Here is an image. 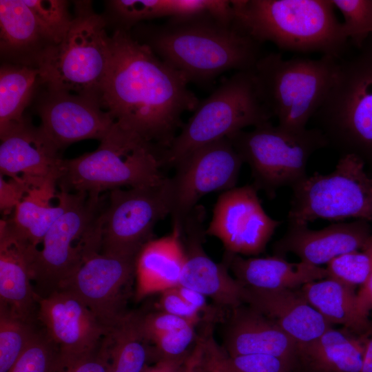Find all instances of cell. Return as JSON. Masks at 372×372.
I'll return each instance as SVG.
<instances>
[{
	"mask_svg": "<svg viewBox=\"0 0 372 372\" xmlns=\"http://www.w3.org/2000/svg\"><path fill=\"white\" fill-rule=\"evenodd\" d=\"M182 73L127 30L110 37L99 101L121 127L167 149L183 125L182 116L200 101Z\"/></svg>",
	"mask_w": 372,
	"mask_h": 372,
	"instance_id": "6da1fadb",
	"label": "cell"
},
{
	"mask_svg": "<svg viewBox=\"0 0 372 372\" xmlns=\"http://www.w3.org/2000/svg\"><path fill=\"white\" fill-rule=\"evenodd\" d=\"M138 40L183 74L188 83L206 86L223 73L252 70L259 59L260 43L234 23L217 21L209 13L169 18L164 24L140 27Z\"/></svg>",
	"mask_w": 372,
	"mask_h": 372,
	"instance_id": "7a4b0ae2",
	"label": "cell"
},
{
	"mask_svg": "<svg viewBox=\"0 0 372 372\" xmlns=\"http://www.w3.org/2000/svg\"><path fill=\"white\" fill-rule=\"evenodd\" d=\"M234 25L261 44L297 52H320L338 59L348 37L331 0L231 1Z\"/></svg>",
	"mask_w": 372,
	"mask_h": 372,
	"instance_id": "3957f363",
	"label": "cell"
},
{
	"mask_svg": "<svg viewBox=\"0 0 372 372\" xmlns=\"http://www.w3.org/2000/svg\"><path fill=\"white\" fill-rule=\"evenodd\" d=\"M165 149L116 123L96 150L62 159L57 185L61 192L99 198L106 191L157 185L167 178Z\"/></svg>",
	"mask_w": 372,
	"mask_h": 372,
	"instance_id": "277c9868",
	"label": "cell"
},
{
	"mask_svg": "<svg viewBox=\"0 0 372 372\" xmlns=\"http://www.w3.org/2000/svg\"><path fill=\"white\" fill-rule=\"evenodd\" d=\"M338 59H285L279 53L262 56L252 71L260 99L278 125L293 132L306 125L320 107L331 87Z\"/></svg>",
	"mask_w": 372,
	"mask_h": 372,
	"instance_id": "5b68a950",
	"label": "cell"
},
{
	"mask_svg": "<svg viewBox=\"0 0 372 372\" xmlns=\"http://www.w3.org/2000/svg\"><path fill=\"white\" fill-rule=\"evenodd\" d=\"M72 25L59 44L45 48L37 57L40 83L47 90L66 92L99 101L107 70L110 37L105 18L90 1H75ZM100 102V101H99Z\"/></svg>",
	"mask_w": 372,
	"mask_h": 372,
	"instance_id": "8992f818",
	"label": "cell"
},
{
	"mask_svg": "<svg viewBox=\"0 0 372 372\" xmlns=\"http://www.w3.org/2000/svg\"><path fill=\"white\" fill-rule=\"evenodd\" d=\"M102 197L69 193L64 212L52 224L35 251L31 264L32 282L39 298L45 297L82 265L92 254L101 251Z\"/></svg>",
	"mask_w": 372,
	"mask_h": 372,
	"instance_id": "52a82bcc",
	"label": "cell"
},
{
	"mask_svg": "<svg viewBox=\"0 0 372 372\" xmlns=\"http://www.w3.org/2000/svg\"><path fill=\"white\" fill-rule=\"evenodd\" d=\"M252 70L236 72L199 102L165 149L163 167H174L192 151L245 127L270 122L272 116L260 99Z\"/></svg>",
	"mask_w": 372,
	"mask_h": 372,
	"instance_id": "ba28073f",
	"label": "cell"
},
{
	"mask_svg": "<svg viewBox=\"0 0 372 372\" xmlns=\"http://www.w3.org/2000/svg\"><path fill=\"white\" fill-rule=\"evenodd\" d=\"M312 118L329 145L372 164V47L339 62L334 82Z\"/></svg>",
	"mask_w": 372,
	"mask_h": 372,
	"instance_id": "9c48e42d",
	"label": "cell"
},
{
	"mask_svg": "<svg viewBox=\"0 0 372 372\" xmlns=\"http://www.w3.org/2000/svg\"><path fill=\"white\" fill-rule=\"evenodd\" d=\"M227 138L249 165L254 185L270 198L284 186L291 187L307 175L306 168L311 155L327 145L328 141L318 129L293 132L271 122L251 131L240 130Z\"/></svg>",
	"mask_w": 372,
	"mask_h": 372,
	"instance_id": "30bf717a",
	"label": "cell"
},
{
	"mask_svg": "<svg viewBox=\"0 0 372 372\" xmlns=\"http://www.w3.org/2000/svg\"><path fill=\"white\" fill-rule=\"evenodd\" d=\"M365 164L355 154H343L332 172H316L293 186L288 225L318 219L372 220V176Z\"/></svg>",
	"mask_w": 372,
	"mask_h": 372,
	"instance_id": "8fae6325",
	"label": "cell"
},
{
	"mask_svg": "<svg viewBox=\"0 0 372 372\" xmlns=\"http://www.w3.org/2000/svg\"><path fill=\"white\" fill-rule=\"evenodd\" d=\"M169 177L157 185L110 191L103 215L101 252L137 256L155 225L170 215Z\"/></svg>",
	"mask_w": 372,
	"mask_h": 372,
	"instance_id": "7c38bea8",
	"label": "cell"
},
{
	"mask_svg": "<svg viewBox=\"0 0 372 372\" xmlns=\"http://www.w3.org/2000/svg\"><path fill=\"white\" fill-rule=\"evenodd\" d=\"M243 163L227 138L203 145L180 159L174 165L175 174L169 177L172 226H178L206 194L235 187Z\"/></svg>",
	"mask_w": 372,
	"mask_h": 372,
	"instance_id": "4fadbf2b",
	"label": "cell"
},
{
	"mask_svg": "<svg viewBox=\"0 0 372 372\" xmlns=\"http://www.w3.org/2000/svg\"><path fill=\"white\" fill-rule=\"evenodd\" d=\"M137 256L96 252L57 290L82 301L109 329L127 313L128 287L135 277Z\"/></svg>",
	"mask_w": 372,
	"mask_h": 372,
	"instance_id": "5bb4252c",
	"label": "cell"
},
{
	"mask_svg": "<svg viewBox=\"0 0 372 372\" xmlns=\"http://www.w3.org/2000/svg\"><path fill=\"white\" fill-rule=\"evenodd\" d=\"M254 185L235 187L218 196L206 235L218 238L226 252L256 256L263 252L281 222L264 210Z\"/></svg>",
	"mask_w": 372,
	"mask_h": 372,
	"instance_id": "9a60e30c",
	"label": "cell"
},
{
	"mask_svg": "<svg viewBox=\"0 0 372 372\" xmlns=\"http://www.w3.org/2000/svg\"><path fill=\"white\" fill-rule=\"evenodd\" d=\"M205 211L196 205L178 227L185 261L178 285L196 291L222 308L233 310L244 303L245 287L229 272L225 262L214 261L203 249Z\"/></svg>",
	"mask_w": 372,
	"mask_h": 372,
	"instance_id": "2e32d148",
	"label": "cell"
},
{
	"mask_svg": "<svg viewBox=\"0 0 372 372\" xmlns=\"http://www.w3.org/2000/svg\"><path fill=\"white\" fill-rule=\"evenodd\" d=\"M37 111L39 127L59 150L85 139L101 141L116 124L97 99L66 92L47 90Z\"/></svg>",
	"mask_w": 372,
	"mask_h": 372,
	"instance_id": "e0dca14e",
	"label": "cell"
},
{
	"mask_svg": "<svg viewBox=\"0 0 372 372\" xmlns=\"http://www.w3.org/2000/svg\"><path fill=\"white\" fill-rule=\"evenodd\" d=\"M37 307V319L63 357L94 353L110 331L82 301L65 291L39 298Z\"/></svg>",
	"mask_w": 372,
	"mask_h": 372,
	"instance_id": "ac0fdd59",
	"label": "cell"
},
{
	"mask_svg": "<svg viewBox=\"0 0 372 372\" xmlns=\"http://www.w3.org/2000/svg\"><path fill=\"white\" fill-rule=\"evenodd\" d=\"M0 174L23 177L32 187L57 182L61 176L59 149L24 119L0 130Z\"/></svg>",
	"mask_w": 372,
	"mask_h": 372,
	"instance_id": "d6986e66",
	"label": "cell"
},
{
	"mask_svg": "<svg viewBox=\"0 0 372 372\" xmlns=\"http://www.w3.org/2000/svg\"><path fill=\"white\" fill-rule=\"evenodd\" d=\"M372 240L369 221L358 219L313 230L308 225H288L285 234L273 245L274 255L288 253L315 266L328 264L342 254L364 250Z\"/></svg>",
	"mask_w": 372,
	"mask_h": 372,
	"instance_id": "ffe728a7",
	"label": "cell"
},
{
	"mask_svg": "<svg viewBox=\"0 0 372 372\" xmlns=\"http://www.w3.org/2000/svg\"><path fill=\"white\" fill-rule=\"evenodd\" d=\"M37 248L0 221V305L14 314L32 320L39 297L32 285L31 264Z\"/></svg>",
	"mask_w": 372,
	"mask_h": 372,
	"instance_id": "44dd1931",
	"label": "cell"
},
{
	"mask_svg": "<svg viewBox=\"0 0 372 372\" xmlns=\"http://www.w3.org/2000/svg\"><path fill=\"white\" fill-rule=\"evenodd\" d=\"M244 303L273 320L298 344L316 340L333 326L309 304L300 288L266 291L245 287Z\"/></svg>",
	"mask_w": 372,
	"mask_h": 372,
	"instance_id": "7402d4cb",
	"label": "cell"
},
{
	"mask_svg": "<svg viewBox=\"0 0 372 372\" xmlns=\"http://www.w3.org/2000/svg\"><path fill=\"white\" fill-rule=\"evenodd\" d=\"M232 311L224 338L229 357L267 354L298 359V344L273 320L247 306Z\"/></svg>",
	"mask_w": 372,
	"mask_h": 372,
	"instance_id": "603a6c76",
	"label": "cell"
},
{
	"mask_svg": "<svg viewBox=\"0 0 372 372\" xmlns=\"http://www.w3.org/2000/svg\"><path fill=\"white\" fill-rule=\"evenodd\" d=\"M234 278L246 288L257 290L293 289L328 277L326 268L283 256L245 258L225 251L224 260Z\"/></svg>",
	"mask_w": 372,
	"mask_h": 372,
	"instance_id": "cb8c5ba5",
	"label": "cell"
},
{
	"mask_svg": "<svg viewBox=\"0 0 372 372\" xmlns=\"http://www.w3.org/2000/svg\"><path fill=\"white\" fill-rule=\"evenodd\" d=\"M172 227L171 234L149 240L137 255L135 298L138 300L179 285L185 253L180 229Z\"/></svg>",
	"mask_w": 372,
	"mask_h": 372,
	"instance_id": "d4e9b609",
	"label": "cell"
},
{
	"mask_svg": "<svg viewBox=\"0 0 372 372\" xmlns=\"http://www.w3.org/2000/svg\"><path fill=\"white\" fill-rule=\"evenodd\" d=\"M366 338L367 332L332 327L316 340L298 344V360L317 372H361Z\"/></svg>",
	"mask_w": 372,
	"mask_h": 372,
	"instance_id": "484cf974",
	"label": "cell"
},
{
	"mask_svg": "<svg viewBox=\"0 0 372 372\" xmlns=\"http://www.w3.org/2000/svg\"><path fill=\"white\" fill-rule=\"evenodd\" d=\"M47 47L34 16L24 1L1 0V56L15 64L35 66L37 57Z\"/></svg>",
	"mask_w": 372,
	"mask_h": 372,
	"instance_id": "4316f807",
	"label": "cell"
},
{
	"mask_svg": "<svg viewBox=\"0 0 372 372\" xmlns=\"http://www.w3.org/2000/svg\"><path fill=\"white\" fill-rule=\"evenodd\" d=\"M56 182L30 187L8 220L16 233L37 248L52 224L64 212L68 192H56Z\"/></svg>",
	"mask_w": 372,
	"mask_h": 372,
	"instance_id": "83f0119b",
	"label": "cell"
},
{
	"mask_svg": "<svg viewBox=\"0 0 372 372\" xmlns=\"http://www.w3.org/2000/svg\"><path fill=\"white\" fill-rule=\"evenodd\" d=\"M309 304L332 325L339 324L358 333L367 332L371 317L360 311L355 288L326 278L300 287Z\"/></svg>",
	"mask_w": 372,
	"mask_h": 372,
	"instance_id": "f1b7e54d",
	"label": "cell"
},
{
	"mask_svg": "<svg viewBox=\"0 0 372 372\" xmlns=\"http://www.w3.org/2000/svg\"><path fill=\"white\" fill-rule=\"evenodd\" d=\"M141 324V315L127 313L103 338L101 345L108 359L107 372H142L155 360Z\"/></svg>",
	"mask_w": 372,
	"mask_h": 372,
	"instance_id": "f546056e",
	"label": "cell"
},
{
	"mask_svg": "<svg viewBox=\"0 0 372 372\" xmlns=\"http://www.w3.org/2000/svg\"><path fill=\"white\" fill-rule=\"evenodd\" d=\"M38 82L39 70L32 65L6 64L0 70V130L20 123Z\"/></svg>",
	"mask_w": 372,
	"mask_h": 372,
	"instance_id": "4dcf8cb0",
	"label": "cell"
},
{
	"mask_svg": "<svg viewBox=\"0 0 372 372\" xmlns=\"http://www.w3.org/2000/svg\"><path fill=\"white\" fill-rule=\"evenodd\" d=\"M37 332L32 320L0 305V372H8Z\"/></svg>",
	"mask_w": 372,
	"mask_h": 372,
	"instance_id": "1f68e13d",
	"label": "cell"
},
{
	"mask_svg": "<svg viewBox=\"0 0 372 372\" xmlns=\"http://www.w3.org/2000/svg\"><path fill=\"white\" fill-rule=\"evenodd\" d=\"M32 10L39 29L48 46L60 43L69 31L73 18L68 1L63 0H23Z\"/></svg>",
	"mask_w": 372,
	"mask_h": 372,
	"instance_id": "d6a6232c",
	"label": "cell"
},
{
	"mask_svg": "<svg viewBox=\"0 0 372 372\" xmlns=\"http://www.w3.org/2000/svg\"><path fill=\"white\" fill-rule=\"evenodd\" d=\"M108 3L121 24L118 28L127 31L143 20L172 18L175 12L174 0H114Z\"/></svg>",
	"mask_w": 372,
	"mask_h": 372,
	"instance_id": "836d02e7",
	"label": "cell"
},
{
	"mask_svg": "<svg viewBox=\"0 0 372 372\" xmlns=\"http://www.w3.org/2000/svg\"><path fill=\"white\" fill-rule=\"evenodd\" d=\"M327 265V278L353 288L362 287L372 271V240L364 250L338 256Z\"/></svg>",
	"mask_w": 372,
	"mask_h": 372,
	"instance_id": "e575fe53",
	"label": "cell"
},
{
	"mask_svg": "<svg viewBox=\"0 0 372 372\" xmlns=\"http://www.w3.org/2000/svg\"><path fill=\"white\" fill-rule=\"evenodd\" d=\"M343 15L342 23L348 39L362 47L372 34V0H331Z\"/></svg>",
	"mask_w": 372,
	"mask_h": 372,
	"instance_id": "d590c367",
	"label": "cell"
},
{
	"mask_svg": "<svg viewBox=\"0 0 372 372\" xmlns=\"http://www.w3.org/2000/svg\"><path fill=\"white\" fill-rule=\"evenodd\" d=\"M57 352L46 331H37L8 372H48Z\"/></svg>",
	"mask_w": 372,
	"mask_h": 372,
	"instance_id": "8d00e7d4",
	"label": "cell"
},
{
	"mask_svg": "<svg viewBox=\"0 0 372 372\" xmlns=\"http://www.w3.org/2000/svg\"><path fill=\"white\" fill-rule=\"evenodd\" d=\"M226 362L231 372H293L299 360L267 354L235 357H229L226 354Z\"/></svg>",
	"mask_w": 372,
	"mask_h": 372,
	"instance_id": "74e56055",
	"label": "cell"
},
{
	"mask_svg": "<svg viewBox=\"0 0 372 372\" xmlns=\"http://www.w3.org/2000/svg\"><path fill=\"white\" fill-rule=\"evenodd\" d=\"M196 325H189L183 329L161 335L151 343L154 344L156 361L162 359H176L187 356L191 353V346L197 336Z\"/></svg>",
	"mask_w": 372,
	"mask_h": 372,
	"instance_id": "f35d334b",
	"label": "cell"
},
{
	"mask_svg": "<svg viewBox=\"0 0 372 372\" xmlns=\"http://www.w3.org/2000/svg\"><path fill=\"white\" fill-rule=\"evenodd\" d=\"M108 359L101 345L92 353L79 358H67L58 352L48 372H107Z\"/></svg>",
	"mask_w": 372,
	"mask_h": 372,
	"instance_id": "ab89813d",
	"label": "cell"
},
{
	"mask_svg": "<svg viewBox=\"0 0 372 372\" xmlns=\"http://www.w3.org/2000/svg\"><path fill=\"white\" fill-rule=\"evenodd\" d=\"M141 324L144 335L149 342L161 335L191 324L196 325L187 320L163 311L141 316Z\"/></svg>",
	"mask_w": 372,
	"mask_h": 372,
	"instance_id": "60d3db41",
	"label": "cell"
},
{
	"mask_svg": "<svg viewBox=\"0 0 372 372\" xmlns=\"http://www.w3.org/2000/svg\"><path fill=\"white\" fill-rule=\"evenodd\" d=\"M158 306L161 311L187 320L196 325L204 319L196 309L181 297L176 287L161 293Z\"/></svg>",
	"mask_w": 372,
	"mask_h": 372,
	"instance_id": "b9f144b4",
	"label": "cell"
},
{
	"mask_svg": "<svg viewBox=\"0 0 372 372\" xmlns=\"http://www.w3.org/2000/svg\"><path fill=\"white\" fill-rule=\"evenodd\" d=\"M30 185L21 176L9 178L0 174V209L3 215L14 211L30 189Z\"/></svg>",
	"mask_w": 372,
	"mask_h": 372,
	"instance_id": "7bdbcfd3",
	"label": "cell"
},
{
	"mask_svg": "<svg viewBox=\"0 0 372 372\" xmlns=\"http://www.w3.org/2000/svg\"><path fill=\"white\" fill-rule=\"evenodd\" d=\"M203 337L204 364L208 372H231L226 362V353L215 342L211 333Z\"/></svg>",
	"mask_w": 372,
	"mask_h": 372,
	"instance_id": "ee69618b",
	"label": "cell"
},
{
	"mask_svg": "<svg viewBox=\"0 0 372 372\" xmlns=\"http://www.w3.org/2000/svg\"><path fill=\"white\" fill-rule=\"evenodd\" d=\"M176 290L181 297L192 307L196 309L207 321L219 319L220 314L217 309L207 302V298L203 294L186 287L178 285Z\"/></svg>",
	"mask_w": 372,
	"mask_h": 372,
	"instance_id": "f6af8a7d",
	"label": "cell"
},
{
	"mask_svg": "<svg viewBox=\"0 0 372 372\" xmlns=\"http://www.w3.org/2000/svg\"><path fill=\"white\" fill-rule=\"evenodd\" d=\"M189 355L176 359L158 360L152 366L147 365L142 372H186Z\"/></svg>",
	"mask_w": 372,
	"mask_h": 372,
	"instance_id": "bcb514c9",
	"label": "cell"
},
{
	"mask_svg": "<svg viewBox=\"0 0 372 372\" xmlns=\"http://www.w3.org/2000/svg\"><path fill=\"white\" fill-rule=\"evenodd\" d=\"M204 353L203 338L198 337L189 355L186 372H207L204 364Z\"/></svg>",
	"mask_w": 372,
	"mask_h": 372,
	"instance_id": "7dc6e473",
	"label": "cell"
},
{
	"mask_svg": "<svg viewBox=\"0 0 372 372\" xmlns=\"http://www.w3.org/2000/svg\"><path fill=\"white\" fill-rule=\"evenodd\" d=\"M360 311L366 317H371L372 311V271L366 282L357 291Z\"/></svg>",
	"mask_w": 372,
	"mask_h": 372,
	"instance_id": "c3c4849f",
	"label": "cell"
},
{
	"mask_svg": "<svg viewBox=\"0 0 372 372\" xmlns=\"http://www.w3.org/2000/svg\"><path fill=\"white\" fill-rule=\"evenodd\" d=\"M361 372H372V317L371 326L367 331L366 350Z\"/></svg>",
	"mask_w": 372,
	"mask_h": 372,
	"instance_id": "681fc988",
	"label": "cell"
},
{
	"mask_svg": "<svg viewBox=\"0 0 372 372\" xmlns=\"http://www.w3.org/2000/svg\"><path fill=\"white\" fill-rule=\"evenodd\" d=\"M304 370L303 371H300V372H317V371H313V370H311V369H309V368H307V367H305L304 366ZM296 369H297V367L296 368V369L294 370L293 372H297V371H296Z\"/></svg>",
	"mask_w": 372,
	"mask_h": 372,
	"instance_id": "f907efd6",
	"label": "cell"
},
{
	"mask_svg": "<svg viewBox=\"0 0 372 372\" xmlns=\"http://www.w3.org/2000/svg\"><path fill=\"white\" fill-rule=\"evenodd\" d=\"M207 372H208L207 370Z\"/></svg>",
	"mask_w": 372,
	"mask_h": 372,
	"instance_id": "816d5d0a",
	"label": "cell"
}]
</instances>
